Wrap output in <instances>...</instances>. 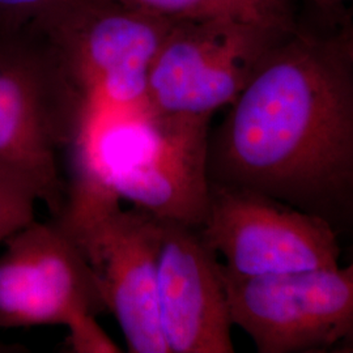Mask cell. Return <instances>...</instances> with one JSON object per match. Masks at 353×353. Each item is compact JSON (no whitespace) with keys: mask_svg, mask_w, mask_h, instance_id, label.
<instances>
[{"mask_svg":"<svg viewBox=\"0 0 353 353\" xmlns=\"http://www.w3.org/2000/svg\"><path fill=\"white\" fill-rule=\"evenodd\" d=\"M208 176L353 234V65L335 33L297 26L270 52L210 132Z\"/></svg>","mask_w":353,"mask_h":353,"instance_id":"1","label":"cell"},{"mask_svg":"<svg viewBox=\"0 0 353 353\" xmlns=\"http://www.w3.org/2000/svg\"><path fill=\"white\" fill-rule=\"evenodd\" d=\"M96 103L48 34L0 32V166L24 179L52 217L65 196L58 154Z\"/></svg>","mask_w":353,"mask_h":353,"instance_id":"2","label":"cell"},{"mask_svg":"<svg viewBox=\"0 0 353 353\" xmlns=\"http://www.w3.org/2000/svg\"><path fill=\"white\" fill-rule=\"evenodd\" d=\"M89 121L103 173L121 201L161 221L201 228L211 188V118L96 105Z\"/></svg>","mask_w":353,"mask_h":353,"instance_id":"3","label":"cell"},{"mask_svg":"<svg viewBox=\"0 0 353 353\" xmlns=\"http://www.w3.org/2000/svg\"><path fill=\"white\" fill-rule=\"evenodd\" d=\"M296 28L225 17L174 21L152 65L144 112L212 118Z\"/></svg>","mask_w":353,"mask_h":353,"instance_id":"4","label":"cell"},{"mask_svg":"<svg viewBox=\"0 0 353 353\" xmlns=\"http://www.w3.org/2000/svg\"><path fill=\"white\" fill-rule=\"evenodd\" d=\"M198 232L211 250L223 255L224 271L237 278L341 265V234L330 223L252 190L211 182Z\"/></svg>","mask_w":353,"mask_h":353,"instance_id":"5","label":"cell"},{"mask_svg":"<svg viewBox=\"0 0 353 353\" xmlns=\"http://www.w3.org/2000/svg\"><path fill=\"white\" fill-rule=\"evenodd\" d=\"M221 272L233 326L259 353L332 352L353 327V256L344 267L265 278Z\"/></svg>","mask_w":353,"mask_h":353,"instance_id":"6","label":"cell"},{"mask_svg":"<svg viewBox=\"0 0 353 353\" xmlns=\"http://www.w3.org/2000/svg\"><path fill=\"white\" fill-rule=\"evenodd\" d=\"M3 243L0 328L67 326L106 312L84 252L55 220H33Z\"/></svg>","mask_w":353,"mask_h":353,"instance_id":"7","label":"cell"},{"mask_svg":"<svg viewBox=\"0 0 353 353\" xmlns=\"http://www.w3.org/2000/svg\"><path fill=\"white\" fill-rule=\"evenodd\" d=\"M173 24L115 0H93L49 37L94 101L144 110L152 65Z\"/></svg>","mask_w":353,"mask_h":353,"instance_id":"8","label":"cell"},{"mask_svg":"<svg viewBox=\"0 0 353 353\" xmlns=\"http://www.w3.org/2000/svg\"><path fill=\"white\" fill-rule=\"evenodd\" d=\"M160 236L159 219L138 208H119L74 240L92 267L128 352L168 353L157 301Z\"/></svg>","mask_w":353,"mask_h":353,"instance_id":"9","label":"cell"},{"mask_svg":"<svg viewBox=\"0 0 353 353\" xmlns=\"http://www.w3.org/2000/svg\"><path fill=\"white\" fill-rule=\"evenodd\" d=\"M157 274L168 353L234 352L221 263L198 229L161 221Z\"/></svg>","mask_w":353,"mask_h":353,"instance_id":"10","label":"cell"},{"mask_svg":"<svg viewBox=\"0 0 353 353\" xmlns=\"http://www.w3.org/2000/svg\"><path fill=\"white\" fill-rule=\"evenodd\" d=\"M141 12L172 21L196 19H240L296 28L293 0H115Z\"/></svg>","mask_w":353,"mask_h":353,"instance_id":"11","label":"cell"},{"mask_svg":"<svg viewBox=\"0 0 353 353\" xmlns=\"http://www.w3.org/2000/svg\"><path fill=\"white\" fill-rule=\"evenodd\" d=\"M93 0H0V32L36 30L51 36Z\"/></svg>","mask_w":353,"mask_h":353,"instance_id":"12","label":"cell"},{"mask_svg":"<svg viewBox=\"0 0 353 353\" xmlns=\"http://www.w3.org/2000/svg\"><path fill=\"white\" fill-rule=\"evenodd\" d=\"M37 194L24 179L0 166V243L34 219Z\"/></svg>","mask_w":353,"mask_h":353,"instance_id":"13","label":"cell"},{"mask_svg":"<svg viewBox=\"0 0 353 353\" xmlns=\"http://www.w3.org/2000/svg\"><path fill=\"white\" fill-rule=\"evenodd\" d=\"M67 347L70 352L115 353L121 348L97 323L94 314L77 316L67 326Z\"/></svg>","mask_w":353,"mask_h":353,"instance_id":"14","label":"cell"},{"mask_svg":"<svg viewBox=\"0 0 353 353\" xmlns=\"http://www.w3.org/2000/svg\"><path fill=\"white\" fill-rule=\"evenodd\" d=\"M335 34L353 65V21L343 20L339 30Z\"/></svg>","mask_w":353,"mask_h":353,"instance_id":"15","label":"cell"},{"mask_svg":"<svg viewBox=\"0 0 353 353\" xmlns=\"http://www.w3.org/2000/svg\"><path fill=\"white\" fill-rule=\"evenodd\" d=\"M313 3L321 12H325L328 16H341L345 8L347 0H309Z\"/></svg>","mask_w":353,"mask_h":353,"instance_id":"16","label":"cell"},{"mask_svg":"<svg viewBox=\"0 0 353 353\" xmlns=\"http://www.w3.org/2000/svg\"><path fill=\"white\" fill-rule=\"evenodd\" d=\"M334 353H353V327L344 339H341L335 348L332 350Z\"/></svg>","mask_w":353,"mask_h":353,"instance_id":"17","label":"cell"},{"mask_svg":"<svg viewBox=\"0 0 353 353\" xmlns=\"http://www.w3.org/2000/svg\"><path fill=\"white\" fill-rule=\"evenodd\" d=\"M26 348L20 345H8V344H0V353L7 352H24Z\"/></svg>","mask_w":353,"mask_h":353,"instance_id":"18","label":"cell"},{"mask_svg":"<svg viewBox=\"0 0 353 353\" xmlns=\"http://www.w3.org/2000/svg\"><path fill=\"white\" fill-rule=\"evenodd\" d=\"M350 252H351V254H352V256H353V234H352V242H351V248H350Z\"/></svg>","mask_w":353,"mask_h":353,"instance_id":"19","label":"cell"}]
</instances>
